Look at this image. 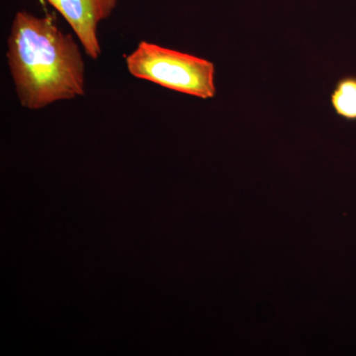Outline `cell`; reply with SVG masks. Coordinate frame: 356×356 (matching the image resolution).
Listing matches in <instances>:
<instances>
[{
	"label": "cell",
	"instance_id": "2",
	"mask_svg": "<svg viewBox=\"0 0 356 356\" xmlns=\"http://www.w3.org/2000/svg\"><path fill=\"white\" fill-rule=\"evenodd\" d=\"M126 64L133 76L170 90L202 99L216 95L215 65L205 58L143 41Z\"/></svg>",
	"mask_w": 356,
	"mask_h": 356
},
{
	"label": "cell",
	"instance_id": "1",
	"mask_svg": "<svg viewBox=\"0 0 356 356\" xmlns=\"http://www.w3.org/2000/svg\"><path fill=\"white\" fill-rule=\"evenodd\" d=\"M7 60L25 108H44L86 93V67L79 44L51 18L26 11L16 14Z\"/></svg>",
	"mask_w": 356,
	"mask_h": 356
},
{
	"label": "cell",
	"instance_id": "3",
	"mask_svg": "<svg viewBox=\"0 0 356 356\" xmlns=\"http://www.w3.org/2000/svg\"><path fill=\"white\" fill-rule=\"evenodd\" d=\"M62 14L76 33L88 57L98 58L102 46L98 26L107 19L117 6V0H47Z\"/></svg>",
	"mask_w": 356,
	"mask_h": 356
},
{
	"label": "cell",
	"instance_id": "4",
	"mask_svg": "<svg viewBox=\"0 0 356 356\" xmlns=\"http://www.w3.org/2000/svg\"><path fill=\"white\" fill-rule=\"evenodd\" d=\"M331 103L339 117L356 121V76H344L337 81L331 95Z\"/></svg>",
	"mask_w": 356,
	"mask_h": 356
}]
</instances>
